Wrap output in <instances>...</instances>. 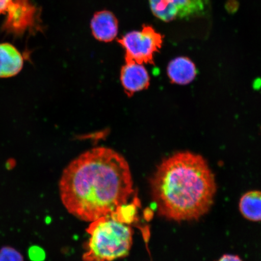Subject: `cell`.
Here are the masks:
<instances>
[{
    "label": "cell",
    "mask_w": 261,
    "mask_h": 261,
    "mask_svg": "<svg viewBox=\"0 0 261 261\" xmlns=\"http://www.w3.org/2000/svg\"><path fill=\"white\" fill-rule=\"evenodd\" d=\"M149 3L153 15L167 22L200 17L208 6L207 0H149Z\"/></svg>",
    "instance_id": "cell-6"
},
{
    "label": "cell",
    "mask_w": 261,
    "mask_h": 261,
    "mask_svg": "<svg viewBox=\"0 0 261 261\" xmlns=\"http://www.w3.org/2000/svg\"><path fill=\"white\" fill-rule=\"evenodd\" d=\"M149 184L159 215L177 223L205 216L217 192L216 178L206 160L190 151L176 152L163 160Z\"/></svg>",
    "instance_id": "cell-2"
},
{
    "label": "cell",
    "mask_w": 261,
    "mask_h": 261,
    "mask_svg": "<svg viewBox=\"0 0 261 261\" xmlns=\"http://www.w3.org/2000/svg\"><path fill=\"white\" fill-rule=\"evenodd\" d=\"M93 37L97 40L105 42L115 40L119 31V21L113 12L107 10L94 14L90 22Z\"/></svg>",
    "instance_id": "cell-8"
},
{
    "label": "cell",
    "mask_w": 261,
    "mask_h": 261,
    "mask_svg": "<svg viewBox=\"0 0 261 261\" xmlns=\"http://www.w3.org/2000/svg\"><path fill=\"white\" fill-rule=\"evenodd\" d=\"M0 261H24V257L14 247L5 246L0 249Z\"/></svg>",
    "instance_id": "cell-12"
},
{
    "label": "cell",
    "mask_w": 261,
    "mask_h": 261,
    "mask_svg": "<svg viewBox=\"0 0 261 261\" xmlns=\"http://www.w3.org/2000/svg\"><path fill=\"white\" fill-rule=\"evenodd\" d=\"M128 163L106 147L83 153L64 169L59 182L62 203L68 213L91 222L115 214L135 190Z\"/></svg>",
    "instance_id": "cell-1"
},
{
    "label": "cell",
    "mask_w": 261,
    "mask_h": 261,
    "mask_svg": "<svg viewBox=\"0 0 261 261\" xmlns=\"http://www.w3.org/2000/svg\"><path fill=\"white\" fill-rule=\"evenodd\" d=\"M6 14L3 29L9 34L21 36L42 29L41 10L31 0H13Z\"/></svg>",
    "instance_id": "cell-5"
},
{
    "label": "cell",
    "mask_w": 261,
    "mask_h": 261,
    "mask_svg": "<svg viewBox=\"0 0 261 261\" xmlns=\"http://www.w3.org/2000/svg\"><path fill=\"white\" fill-rule=\"evenodd\" d=\"M163 37L151 25L144 24L140 31L127 33L117 42L125 52V62L154 64L155 54L163 44Z\"/></svg>",
    "instance_id": "cell-4"
},
{
    "label": "cell",
    "mask_w": 261,
    "mask_h": 261,
    "mask_svg": "<svg viewBox=\"0 0 261 261\" xmlns=\"http://www.w3.org/2000/svg\"><path fill=\"white\" fill-rule=\"evenodd\" d=\"M87 232L84 261H113L128 255L133 241V230L112 215L91 222Z\"/></svg>",
    "instance_id": "cell-3"
},
{
    "label": "cell",
    "mask_w": 261,
    "mask_h": 261,
    "mask_svg": "<svg viewBox=\"0 0 261 261\" xmlns=\"http://www.w3.org/2000/svg\"><path fill=\"white\" fill-rule=\"evenodd\" d=\"M29 256L33 261H41L44 259L45 254L41 248L33 246L29 250Z\"/></svg>",
    "instance_id": "cell-13"
},
{
    "label": "cell",
    "mask_w": 261,
    "mask_h": 261,
    "mask_svg": "<svg viewBox=\"0 0 261 261\" xmlns=\"http://www.w3.org/2000/svg\"><path fill=\"white\" fill-rule=\"evenodd\" d=\"M23 65V57L14 45L0 44V77L15 76L20 72Z\"/></svg>",
    "instance_id": "cell-9"
},
{
    "label": "cell",
    "mask_w": 261,
    "mask_h": 261,
    "mask_svg": "<svg viewBox=\"0 0 261 261\" xmlns=\"http://www.w3.org/2000/svg\"><path fill=\"white\" fill-rule=\"evenodd\" d=\"M167 72L171 83L187 85L194 81L197 74V70L190 59L179 57L170 62Z\"/></svg>",
    "instance_id": "cell-10"
},
{
    "label": "cell",
    "mask_w": 261,
    "mask_h": 261,
    "mask_svg": "<svg viewBox=\"0 0 261 261\" xmlns=\"http://www.w3.org/2000/svg\"><path fill=\"white\" fill-rule=\"evenodd\" d=\"M239 211L248 221H261V191H249L244 193L239 201Z\"/></svg>",
    "instance_id": "cell-11"
},
{
    "label": "cell",
    "mask_w": 261,
    "mask_h": 261,
    "mask_svg": "<svg viewBox=\"0 0 261 261\" xmlns=\"http://www.w3.org/2000/svg\"><path fill=\"white\" fill-rule=\"evenodd\" d=\"M216 261H244L240 256L234 254H224Z\"/></svg>",
    "instance_id": "cell-14"
},
{
    "label": "cell",
    "mask_w": 261,
    "mask_h": 261,
    "mask_svg": "<svg viewBox=\"0 0 261 261\" xmlns=\"http://www.w3.org/2000/svg\"><path fill=\"white\" fill-rule=\"evenodd\" d=\"M13 0H0V14H5L7 12Z\"/></svg>",
    "instance_id": "cell-15"
},
{
    "label": "cell",
    "mask_w": 261,
    "mask_h": 261,
    "mask_svg": "<svg viewBox=\"0 0 261 261\" xmlns=\"http://www.w3.org/2000/svg\"><path fill=\"white\" fill-rule=\"evenodd\" d=\"M120 81L124 91L128 96L148 89L150 76L143 64L125 62L120 71Z\"/></svg>",
    "instance_id": "cell-7"
}]
</instances>
